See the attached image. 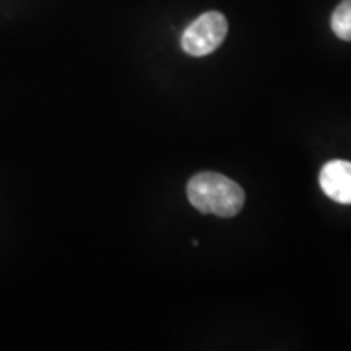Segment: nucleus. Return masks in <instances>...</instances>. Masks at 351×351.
I'll use <instances>...</instances> for the list:
<instances>
[{"instance_id": "nucleus-1", "label": "nucleus", "mask_w": 351, "mask_h": 351, "mask_svg": "<svg viewBox=\"0 0 351 351\" xmlns=\"http://www.w3.org/2000/svg\"><path fill=\"white\" fill-rule=\"evenodd\" d=\"M187 197L194 208L221 218L236 217L244 207L243 187L218 173H199L187 184Z\"/></svg>"}, {"instance_id": "nucleus-2", "label": "nucleus", "mask_w": 351, "mask_h": 351, "mask_svg": "<svg viewBox=\"0 0 351 351\" xmlns=\"http://www.w3.org/2000/svg\"><path fill=\"white\" fill-rule=\"evenodd\" d=\"M228 21L219 12H207L187 26L181 36V46L189 56L204 57L217 51L225 41Z\"/></svg>"}, {"instance_id": "nucleus-3", "label": "nucleus", "mask_w": 351, "mask_h": 351, "mask_svg": "<svg viewBox=\"0 0 351 351\" xmlns=\"http://www.w3.org/2000/svg\"><path fill=\"white\" fill-rule=\"evenodd\" d=\"M319 182L324 194L343 205H351V163L343 160L328 161L322 166Z\"/></svg>"}, {"instance_id": "nucleus-4", "label": "nucleus", "mask_w": 351, "mask_h": 351, "mask_svg": "<svg viewBox=\"0 0 351 351\" xmlns=\"http://www.w3.org/2000/svg\"><path fill=\"white\" fill-rule=\"evenodd\" d=\"M332 29L337 38L351 41V0H341L332 13Z\"/></svg>"}]
</instances>
